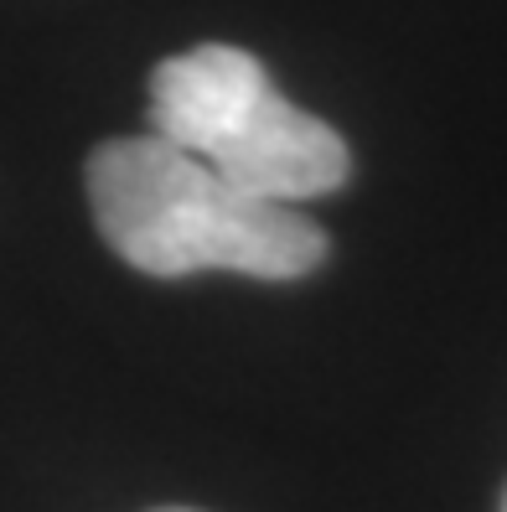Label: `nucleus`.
<instances>
[{"label": "nucleus", "instance_id": "f257e3e1", "mask_svg": "<svg viewBox=\"0 0 507 512\" xmlns=\"http://www.w3.org/2000/svg\"><path fill=\"white\" fill-rule=\"evenodd\" d=\"M88 207L109 249L156 280L197 269L301 280L326 259V233L301 207L228 187L151 130L104 140L88 156Z\"/></svg>", "mask_w": 507, "mask_h": 512}, {"label": "nucleus", "instance_id": "f03ea898", "mask_svg": "<svg viewBox=\"0 0 507 512\" xmlns=\"http://www.w3.org/2000/svg\"><path fill=\"white\" fill-rule=\"evenodd\" d=\"M151 135L228 187L285 207L337 192L352 171L342 135L285 104L259 57L228 42L176 52L151 73Z\"/></svg>", "mask_w": 507, "mask_h": 512}, {"label": "nucleus", "instance_id": "7ed1b4c3", "mask_svg": "<svg viewBox=\"0 0 507 512\" xmlns=\"http://www.w3.org/2000/svg\"><path fill=\"white\" fill-rule=\"evenodd\" d=\"M161 512H192V507H161Z\"/></svg>", "mask_w": 507, "mask_h": 512}, {"label": "nucleus", "instance_id": "20e7f679", "mask_svg": "<svg viewBox=\"0 0 507 512\" xmlns=\"http://www.w3.org/2000/svg\"><path fill=\"white\" fill-rule=\"evenodd\" d=\"M502 512H507V497H502Z\"/></svg>", "mask_w": 507, "mask_h": 512}]
</instances>
